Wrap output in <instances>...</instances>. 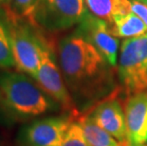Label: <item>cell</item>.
Segmentation results:
<instances>
[{
	"label": "cell",
	"instance_id": "1",
	"mask_svg": "<svg viewBox=\"0 0 147 146\" xmlns=\"http://www.w3.org/2000/svg\"><path fill=\"white\" fill-rule=\"evenodd\" d=\"M58 63L80 112H88L121 89L114 67L76 30L59 42Z\"/></svg>",
	"mask_w": 147,
	"mask_h": 146
},
{
	"label": "cell",
	"instance_id": "2",
	"mask_svg": "<svg viewBox=\"0 0 147 146\" xmlns=\"http://www.w3.org/2000/svg\"><path fill=\"white\" fill-rule=\"evenodd\" d=\"M60 109V105L30 76L19 71L0 73V117L3 120L29 122Z\"/></svg>",
	"mask_w": 147,
	"mask_h": 146
},
{
	"label": "cell",
	"instance_id": "3",
	"mask_svg": "<svg viewBox=\"0 0 147 146\" xmlns=\"http://www.w3.org/2000/svg\"><path fill=\"white\" fill-rule=\"evenodd\" d=\"M117 73L126 97L147 90V32L123 41Z\"/></svg>",
	"mask_w": 147,
	"mask_h": 146
},
{
	"label": "cell",
	"instance_id": "4",
	"mask_svg": "<svg viewBox=\"0 0 147 146\" xmlns=\"http://www.w3.org/2000/svg\"><path fill=\"white\" fill-rule=\"evenodd\" d=\"M8 24L15 67L34 79L41 62L45 36L28 20L10 16Z\"/></svg>",
	"mask_w": 147,
	"mask_h": 146
},
{
	"label": "cell",
	"instance_id": "5",
	"mask_svg": "<svg viewBox=\"0 0 147 146\" xmlns=\"http://www.w3.org/2000/svg\"><path fill=\"white\" fill-rule=\"evenodd\" d=\"M52 46V43L45 37L41 62L34 80L49 97L60 105L62 110L70 116L78 118L81 112L65 85Z\"/></svg>",
	"mask_w": 147,
	"mask_h": 146
},
{
	"label": "cell",
	"instance_id": "6",
	"mask_svg": "<svg viewBox=\"0 0 147 146\" xmlns=\"http://www.w3.org/2000/svg\"><path fill=\"white\" fill-rule=\"evenodd\" d=\"M86 11L84 0H40L32 23L47 32H63L77 26Z\"/></svg>",
	"mask_w": 147,
	"mask_h": 146
},
{
	"label": "cell",
	"instance_id": "7",
	"mask_svg": "<svg viewBox=\"0 0 147 146\" xmlns=\"http://www.w3.org/2000/svg\"><path fill=\"white\" fill-rule=\"evenodd\" d=\"M73 118L65 115L32 120L22 127L18 133V146H61Z\"/></svg>",
	"mask_w": 147,
	"mask_h": 146
},
{
	"label": "cell",
	"instance_id": "8",
	"mask_svg": "<svg viewBox=\"0 0 147 146\" xmlns=\"http://www.w3.org/2000/svg\"><path fill=\"white\" fill-rule=\"evenodd\" d=\"M75 30L91 43L112 67L117 66L119 39L111 33L105 21L87 10Z\"/></svg>",
	"mask_w": 147,
	"mask_h": 146
},
{
	"label": "cell",
	"instance_id": "9",
	"mask_svg": "<svg viewBox=\"0 0 147 146\" xmlns=\"http://www.w3.org/2000/svg\"><path fill=\"white\" fill-rule=\"evenodd\" d=\"M121 92V89L118 90L98 102L87 114L96 124L113 136L116 139L125 145H129L127 142L124 108L121 99L118 97Z\"/></svg>",
	"mask_w": 147,
	"mask_h": 146
},
{
	"label": "cell",
	"instance_id": "10",
	"mask_svg": "<svg viewBox=\"0 0 147 146\" xmlns=\"http://www.w3.org/2000/svg\"><path fill=\"white\" fill-rule=\"evenodd\" d=\"M129 146L147 142V90L126 97L123 102Z\"/></svg>",
	"mask_w": 147,
	"mask_h": 146
},
{
	"label": "cell",
	"instance_id": "11",
	"mask_svg": "<svg viewBox=\"0 0 147 146\" xmlns=\"http://www.w3.org/2000/svg\"><path fill=\"white\" fill-rule=\"evenodd\" d=\"M77 122L82 126L84 137L91 146H129L121 143L96 124L88 114L79 116L77 118Z\"/></svg>",
	"mask_w": 147,
	"mask_h": 146
},
{
	"label": "cell",
	"instance_id": "12",
	"mask_svg": "<svg viewBox=\"0 0 147 146\" xmlns=\"http://www.w3.org/2000/svg\"><path fill=\"white\" fill-rule=\"evenodd\" d=\"M109 29L117 38H133L147 32L144 22L133 12L114 18Z\"/></svg>",
	"mask_w": 147,
	"mask_h": 146
},
{
	"label": "cell",
	"instance_id": "13",
	"mask_svg": "<svg viewBox=\"0 0 147 146\" xmlns=\"http://www.w3.org/2000/svg\"><path fill=\"white\" fill-rule=\"evenodd\" d=\"M15 67L12 54L9 24L0 18V67L11 68Z\"/></svg>",
	"mask_w": 147,
	"mask_h": 146
},
{
	"label": "cell",
	"instance_id": "14",
	"mask_svg": "<svg viewBox=\"0 0 147 146\" xmlns=\"http://www.w3.org/2000/svg\"><path fill=\"white\" fill-rule=\"evenodd\" d=\"M40 0H10V16L32 22Z\"/></svg>",
	"mask_w": 147,
	"mask_h": 146
},
{
	"label": "cell",
	"instance_id": "15",
	"mask_svg": "<svg viewBox=\"0 0 147 146\" xmlns=\"http://www.w3.org/2000/svg\"><path fill=\"white\" fill-rule=\"evenodd\" d=\"M114 0H84L87 10L93 15L105 21L110 27L112 24V9Z\"/></svg>",
	"mask_w": 147,
	"mask_h": 146
},
{
	"label": "cell",
	"instance_id": "16",
	"mask_svg": "<svg viewBox=\"0 0 147 146\" xmlns=\"http://www.w3.org/2000/svg\"><path fill=\"white\" fill-rule=\"evenodd\" d=\"M61 146H91L84 134L82 126L77 122H72L63 139Z\"/></svg>",
	"mask_w": 147,
	"mask_h": 146
},
{
	"label": "cell",
	"instance_id": "17",
	"mask_svg": "<svg viewBox=\"0 0 147 146\" xmlns=\"http://www.w3.org/2000/svg\"><path fill=\"white\" fill-rule=\"evenodd\" d=\"M130 2L132 12L140 17L147 26V6L138 0H130Z\"/></svg>",
	"mask_w": 147,
	"mask_h": 146
},
{
	"label": "cell",
	"instance_id": "18",
	"mask_svg": "<svg viewBox=\"0 0 147 146\" xmlns=\"http://www.w3.org/2000/svg\"><path fill=\"white\" fill-rule=\"evenodd\" d=\"M138 1H140V2H142L143 4H145L147 6V0H138Z\"/></svg>",
	"mask_w": 147,
	"mask_h": 146
},
{
	"label": "cell",
	"instance_id": "19",
	"mask_svg": "<svg viewBox=\"0 0 147 146\" xmlns=\"http://www.w3.org/2000/svg\"><path fill=\"white\" fill-rule=\"evenodd\" d=\"M9 1H10V0H0V4H1V3H8Z\"/></svg>",
	"mask_w": 147,
	"mask_h": 146
},
{
	"label": "cell",
	"instance_id": "20",
	"mask_svg": "<svg viewBox=\"0 0 147 146\" xmlns=\"http://www.w3.org/2000/svg\"><path fill=\"white\" fill-rule=\"evenodd\" d=\"M138 146H146V145H144V144H143V145H138Z\"/></svg>",
	"mask_w": 147,
	"mask_h": 146
},
{
	"label": "cell",
	"instance_id": "21",
	"mask_svg": "<svg viewBox=\"0 0 147 146\" xmlns=\"http://www.w3.org/2000/svg\"><path fill=\"white\" fill-rule=\"evenodd\" d=\"M0 146H1V145H0Z\"/></svg>",
	"mask_w": 147,
	"mask_h": 146
}]
</instances>
